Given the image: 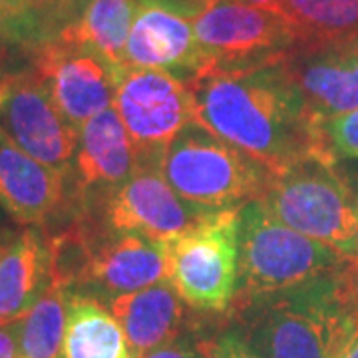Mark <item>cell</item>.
<instances>
[{"label":"cell","mask_w":358,"mask_h":358,"mask_svg":"<svg viewBox=\"0 0 358 358\" xmlns=\"http://www.w3.org/2000/svg\"><path fill=\"white\" fill-rule=\"evenodd\" d=\"M189 90L193 124L235 145L273 176L310 155L334 154L279 62L205 70L189 80Z\"/></svg>","instance_id":"6da1fadb"},{"label":"cell","mask_w":358,"mask_h":358,"mask_svg":"<svg viewBox=\"0 0 358 358\" xmlns=\"http://www.w3.org/2000/svg\"><path fill=\"white\" fill-rule=\"evenodd\" d=\"M357 299L350 263L293 289L237 299L235 329L259 358H334Z\"/></svg>","instance_id":"7a4b0ae2"},{"label":"cell","mask_w":358,"mask_h":358,"mask_svg":"<svg viewBox=\"0 0 358 358\" xmlns=\"http://www.w3.org/2000/svg\"><path fill=\"white\" fill-rule=\"evenodd\" d=\"M350 263L333 247L285 225L263 199L249 201L239 209V282L235 301L293 289Z\"/></svg>","instance_id":"3957f363"},{"label":"cell","mask_w":358,"mask_h":358,"mask_svg":"<svg viewBox=\"0 0 358 358\" xmlns=\"http://www.w3.org/2000/svg\"><path fill=\"white\" fill-rule=\"evenodd\" d=\"M261 199L285 225L357 257L358 192L336 169V154L310 155L273 176Z\"/></svg>","instance_id":"277c9868"},{"label":"cell","mask_w":358,"mask_h":358,"mask_svg":"<svg viewBox=\"0 0 358 358\" xmlns=\"http://www.w3.org/2000/svg\"><path fill=\"white\" fill-rule=\"evenodd\" d=\"M159 169L179 197L209 211L241 209L261 199L273 179L267 167L197 124L171 141Z\"/></svg>","instance_id":"5b68a950"},{"label":"cell","mask_w":358,"mask_h":358,"mask_svg":"<svg viewBox=\"0 0 358 358\" xmlns=\"http://www.w3.org/2000/svg\"><path fill=\"white\" fill-rule=\"evenodd\" d=\"M167 281L185 305L227 310L239 282V209L215 211L167 241Z\"/></svg>","instance_id":"8992f818"},{"label":"cell","mask_w":358,"mask_h":358,"mask_svg":"<svg viewBox=\"0 0 358 358\" xmlns=\"http://www.w3.org/2000/svg\"><path fill=\"white\" fill-rule=\"evenodd\" d=\"M192 22L205 56L201 72L275 64L299 44L294 28L281 13L239 0H217Z\"/></svg>","instance_id":"52a82bcc"},{"label":"cell","mask_w":358,"mask_h":358,"mask_svg":"<svg viewBox=\"0 0 358 358\" xmlns=\"http://www.w3.org/2000/svg\"><path fill=\"white\" fill-rule=\"evenodd\" d=\"M98 205L96 227L102 233H134L157 243L176 239L215 213L179 197L157 162H140L128 181L100 195Z\"/></svg>","instance_id":"ba28073f"},{"label":"cell","mask_w":358,"mask_h":358,"mask_svg":"<svg viewBox=\"0 0 358 358\" xmlns=\"http://www.w3.org/2000/svg\"><path fill=\"white\" fill-rule=\"evenodd\" d=\"M114 108L128 129L140 162L159 164L171 141L193 124L189 82L166 70H124Z\"/></svg>","instance_id":"9c48e42d"},{"label":"cell","mask_w":358,"mask_h":358,"mask_svg":"<svg viewBox=\"0 0 358 358\" xmlns=\"http://www.w3.org/2000/svg\"><path fill=\"white\" fill-rule=\"evenodd\" d=\"M0 131L30 157L72 178L80 131L34 70L0 80Z\"/></svg>","instance_id":"30bf717a"},{"label":"cell","mask_w":358,"mask_h":358,"mask_svg":"<svg viewBox=\"0 0 358 358\" xmlns=\"http://www.w3.org/2000/svg\"><path fill=\"white\" fill-rule=\"evenodd\" d=\"M34 74L56 108L80 131L94 115L114 108L122 70L96 52L56 38L40 48Z\"/></svg>","instance_id":"8fae6325"},{"label":"cell","mask_w":358,"mask_h":358,"mask_svg":"<svg viewBox=\"0 0 358 358\" xmlns=\"http://www.w3.org/2000/svg\"><path fill=\"white\" fill-rule=\"evenodd\" d=\"M279 64L308 115L320 126L358 110L357 38L331 44H296Z\"/></svg>","instance_id":"7c38bea8"},{"label":"cell","mask_w":358,"mask_h":358,"mask_svg":"<svg viewBox=\"0 0 358 358\" xmlns=\"http://www.w3.org/2000/svg\"><path fill=\"white\" fill-rule=\"evenodd\" d=\"M0 207L20 225L44 231L78 209L70 176L30 157L0 131Z\"/></svg>","instance_id":"4fadbf2b"},{"label":"cell","mask_w":358,"mask_h":358,"mask_svg":"<svg viewBox=\"0 0 358 358\" xmlns=\"http://www.w3.org/2000/svg\"><path fill=\"white\" fill-rule=\"evenodd\" d=\"M162 281H167L166 243L134 233L100 231L88 267L70 294L90 296L108 305L122 294Z\"/></svg>","instance_id":"5bb4252c"},{"label":"cell","mask_w":358,"mask_h":358,"mask_svg":"<svg viewBox=\"0 0 358 358\" xmlns=\"http://www.w3.org/2000/svg\"><path fill=\"white\" fill-rule=\"evenodd\" d=\"M138 164L136 145L115 108L88 120L80 129L72 171L78 209L98 193L103 195L128 181Z\"/></svg>","instance_id":"9a60e30c"},{"label":"cell","mask_w":358,"mask_h":358,"mask_svg":"<svg viewBox=\"0 0 358 358\" xmlns=\"http://www.w3.org/2000/svg\"><path fill=\"white\" fill-rule=\"evenodd\" d=\"M166 70L189 82L205 68L193 22L185 16L140 2L126 44V70Z\"/></svg>","instance_id":"2e32d148"},{"label":"cell","mask_w":358,"mask_h":358,"mask_svg":"<svg viewBox=\"0 0 358 358\" xmlns=\"http://www.w3.org/2000/svg\"><path fill=\"white\" fill-rule=\"evenodd\" d=\"M106 307L126 334L131 358L173 343L183 334L187 320L185 303L169 281L122 294Z\"/></svg>","instance_id":"e0dca14e"},{"label":"cell","mask_w":358,"mask_h":358,"mask_svg":"<svg viewBox=\"0 0 358 358\" xmlns=\"http://www.w3.org/2000/svg\"><path fill=\"white\" fill-rule=\"evenodd\" d=\"M50 282L46 233L40 227L20 229L6 255L0 259V320L20 319Z\"/></svg>","instance_id":"ac0fdd59"},{"label":"cell","mask_w":358,"mask_h":358,"mask_svg":"<svg viewBox=\"0 0 358 358\" xmlns=\"http://www.w3.org/2000/svg\"><path fill=\"white\" fill-rule=\"evenodd\" d=\"M140 0H88L72 24L58 34L60 42L100 54L117 70H126V44Z\"/></svg>","instance_id":"d6986e66"},{"label":"cell","mask_w":358,"mask_h":358,"mask_svg":"<svg viewBox=\"0 0 358 358\" xmlns=\"http://www.w3.org/2000/svg\"><path fill=\"white\" fill-rule=\"evenodd\" d=\"M60 358H131L126 334L103 303L70 294Z\"/></svg>","instance_id":"ffe728a7"},{"label":"cell","mask_w":358,"mask_h":358,"mask_svg":"<svg viewBox=\"0 0 358 358\" xmlns=\"http://www.w3.org/2000/svg\"><path fill=\"white\" fill-rule=\"evenodd\" d=\"M281 14L299 44H331L358 38V0H282Z\"/></svg>","instance_id":"44dd1931"},{"label":"cell","mask_w":358,"mask_h":358,"mask_svg":"<svg viewBox=\"0 0 358 358\" xmlns=\"http://www.w3.org/2000/svg\"><path fill=\"white\" fill-rule=\"evenodd\" d=\"M70 293L52 285L20 317V357L60 358L68 324Z\"/></svg>","instance_id":"7402d4cb"},{"label":"cell","mask_w":358,"mask_h":358,"mask_svg":"<svg viewBox=\"0 0 358 358\" xmlns=\"http://www.w3.org/2000/svg\"><path fill=\"white\" fill-rule=\"evenodd\" d=\"M322 129L334 154L358 159V110L329 120Z\"/></svg>","instance_id":"603a6c76"},{"label":"cell","mask_w":358,"mask_h":358,"mask_svg":"<svg viewBox=\"0 0 358 358\" xmlns=\"http://www.w3.org/2000/svg\"><path fill=\"white\" fill-rule=\"evenodd\" d=\"M203 352L205 358H259L235 327L223 329L213 338L203 341Z\"/></svg>","instance_id":"cb8c5ba5"},{"label":"cell","mask_w":358,"mask_h":358,"mask_svg":"<svg viewBox=\"0 0 358 358\" xmlns=\"http://www.w3.org/2000/svg\"><path fill=\"white\" fill-rule=\"evenodd\" d=\"M36 20L34 14L18 13L0 0V46L10 40L24 38L26 34H34Z\"/></svg>","instance_id":"d4e9b609"},{"label":"cell","mask_w":358,"mask_h":358,"mask_svg":"<svg viewBox=\"0 0 358 358\" xmlns=\"http://www.w3.org/2000/svg\"><path fill=\"white\" fill-rule=\"evenodd\" d=\"M138 358H205L203 341H197L192 334L183 333L173 343Z\"/></svg>","instance_id":"484cf974"},{"label":"cell","mask_w":358,"mask_h":358,"mask_svg":"<svg viewBox=\"0 0 358 358\" xmlns=\"http://www.w3.org/2000/svg\"><path fill=\"white\" fill-rule=\"evenodd\" d=\"M20 357V319L0 320V358Z\"/></svg>","instance_id":"4316f807"},{"label":"cell","mask_w":358,"mask_h":358,"mask_svg":"<svg viewBox=\"0 0 358 358\" xmlns=\"http://www.w3.org/2000/svg\"><path fill=\"white\" fill-rule=\"evenodd\" d=\"M140 2H148V4H155V6H164L171 13L185 16V18H197L203 13L205 8H209L213 2L217 0H140Z\"/></svg>","instance_id":"83f0119b"},{"label":"cell","mask_w":358,"mask_h":358,"mask_svg":"<svg viewBox=\"0 0 358 358\" xmlns=\"http://www.w3.org/2000/svg\"><path fill=\"white\" fill-rule=\"evenodd\" d=\"M334 358H358V299L350 308L345 333H343V338H341V345H338Z\"/></svg>","instance_id":"f1b7e54d"},{"label":"cell","mask_w":358,"mask_h":358,"mask_svg":"<svg viewBox=\"0 0 358 358\" xmlns=\"http://www.w3.org/2000/svg\"><path fill=\"white\" fill-rule=\"evenodd\" d=\"M4 4H8L10 8L18 10V13L36 14L40 8L48 6L52 0H2Z\"/></svg>","instance_id":"f546056e"},{"label":"cell","mask_w":358,"mask_h":358,"mask_svg":"<svg viewBox=\"0 0 358 358\" xmlns=\"http://www.w3.org/2000/svg\"><path fill=\"white\" fill-rule=\"evenodd\" d=\"M16 237H18V231L0 225V259L6 255V251L10 249V245L14 243Z\"/></svg>","instance_id":"4dcf8cb0"},{"label":"cell","mask_w":358,"mask_h":358,"mask_svg":"<svg viewBox=\"0 0 358 358\" xmlns=\"http://www.w3.org/2000/svg\"><path fill=\"white\" fill-rule=\"evenodd\" d=\"M239 2L253 4V6H259V8H267V10H273V13H281L282 0H239Z\"/></svg>","instance_id":"1f68e13d"},{"label":"cell","mask_w":358,"mask_h":358,"mask_svg":"<svg viewBox=\"0 0 358 358\" xmlns=\"http://www.w3.org/2000/svg\"><path fill=\"white\" fill-rule=\"evenodd\" d=\"M352 263H355V267L358 268V253H357V257H355V259H352Z\"/></svg>","instance_id":"d6a6232c"},{"label":"cell","mask_w":358,"mask_h":358,"mask_svg":"<svg viewBox=\"0 0 358 358\" xmlns=\"http://www.w3.org/2000/svg\"><path fill=\"white\" fill-rule=\"evenodd\" d=\"M357 44H358V38H357Z\"/></svg>","instance_id":"836d02e7"},{"label":"cell","mask_w":358,"mask_h":358,"mask_svg":"<svg viewBox=\"0 0 358 358\" xmlns=\"http://www.w3.org/2000/svg\"><path fill=\"white\" fill-rule=\"evenodd\" d=\"M18 358H22V357H18Z\"/></svg>","instance_id":"e575fe53"}]
</instances>
